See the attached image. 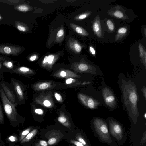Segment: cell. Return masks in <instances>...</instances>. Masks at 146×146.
I'll list each match as a JSON object with an SVG mask.
<instances>
[{
    "instance_id": "6da1fadb",
    "label": "cell",
    "mask_w": 146,
    "mask_h": 146,
    "mask_svg": "<svg viewBox=\"0 0 146 146\" xmlns=\"http://www.w3.org/2000/svg\"><path fill=\"white\" fill-rule=\"evenodd\" d=\"M123 104L130 117L135 122L139 115L137 108L138 96L137 88L130 81H123L121 86Z\"/></svg>"
},
{
    "instance_id": "7a4b0ae2",
    "label": "cell",
    "mask_w": 146,
    "mask_h": 146,
    "mask_svg": "<svg viewBox=\"0 0 146 146\" xmlns=\"http://www.w3.org/2000/svg\"><path fill=\"white\" fill-rule=\"evenodd\" d=\"M0 97L3 111L10 125L15 128H19L21 125L23 127L24 119L17 112L16 108L17 104L16 103L13 104L9 101L1 86L0 88Z\"/></svg>"
},
{
    "instance_id": "3957f363",
    "label": "cell",
    "mask_w": 146,
    "mask_h": 146,
    "mask_svg": "<svg viewBox=\"0 0 146 146\" xmlns=\"http://www.w3.org/2000/svg\"><path fill=\"white\" fill-rule=\"evenodd\" d=\"M93 123L94 129L100 138L103 141L110 143L111 138L106 122L100 118H96Z\"/></svg>"
},
{
    "instance_id": "277c9868",
    "label": "cell",
    "mask_w": 146,
    "mask_h": 146,
    "mask_svg": "<svg viewBox=\"0 0 146 146\" xmlns=\"http://www.w3.org/2000/svg\"><path fill=\"white\" fill-rule=\"evenodd\" d=\"M10 84L12 86L17 97L16 103L17 105L23 104L25 102V94L24 86L19 80L12 78L10 80Z\"/></svg>"
},
{
    "instance_id": "5b68a950",
    "label": "cell",
    "mask_w": 146,
    "mask_h": 146,
    "mask_svg": "<svg viewBox=\"0 0 146 146\" xmlns=\"http://www.w3.org/2000/svg\"><path fill=\"white\" fill-rule=\"evenodd\" d=\"M0 85L9 101L13 104L16 103L17 100L16 96L13 87L10 83L2 81L0 82Z\"/></svg>"
},
{
    "instance_id": "8992f818",
    "label": "cell",
    "mask_w": 146,
    "mask_h": 146,
    "mask_svg": "<svg viewBox=\"0 0 146 146\" xmlns=\"http://www.w3.org/2000/svg\"><path fill=\"white\" fill-rule=\"evenodd\" d=\"M105 103L110 107L114 108L116 105L115 97L112 91L108 88H104L102 91Z\"/></svg>"
},
{
    "instance_id": "52a82bcc",
    "label": "cell",
    "mask_w": 146,
    "mask_h": 146,
    "mask_svg": "<svg viewBox=\"0 0 146 146\" xmlns=\"http://www.w3.org/2000/svg\"><path fill=\"white\" fill-rule=\"evenodd\" d=\"M111 133L118 139H121L123 137V130L121 125L113 120L110 121L109 123Z\"/></svg>"
},
{
    "instance_id": "ba28073f",
    "label": "cell",
    "mask_w": 146,
    "mask_h": 146,
    "mask_svg": "<svg viewBox=\"0 0 146 146\" xmlns=\"http://www.w3.org/2000/svg\"><path fill=\"white\" fill-rule=\"evenodd\" d=\"M21 50L20 48L12 46L0 45V53L6 55H16Z\"/></svg>"
},
{
    "instance_id": "9c48e42d",
    "label": "cell",
    "mask_w": 146,
    "mask_h": 146,
    "mask_svg": "<svg viewBox=\"0 0 146 146\" xmlns=\"http://www.w3.org/2000/svg\"><path fill=\"white\" fill-rule=\"evenodd\" d=\"M79 97L82 103L90 109H96L99 104L98 101L91 97L82 94L80 95Z\"/></svg>"
},
{
    "instance_id": "30bf717a",
    "label": "cell",
    "mask_w": 146,
    "mask_h": 146,
    "mask_svg": "<svg viewBox=\"0 0 146 146\" xmlns=\"http://www.w3.org/2000/svg\"><path fill=\"white\" fill-rule=\"evenodd\" d=\"M31 72V70L29 68L23 66H19L18 65L10 73L24 75L29 74Z\"/></svg>"
},
{
    "instance_id": "8fae6325",
    "label": "cell",
    "mask_w": 146,
    "mask_h": 146,
    "mask_svg": "<svg viewBox=\"0 0 146 146\" xmlns=\"http://www.w3.org/2000/svg\"><path fill=\"white\" fill-rule=\"evenodd\" d=\"M93 31L100 38L102 37V30L99 16H98L95 19L92 25Z\"/></svg>"
},
{
    "instance_id": "7c38bea8",
    "label": "cell",
    "mask_w": 146,
    "mask_h": 146,
    "mask_svg": "<svg viewBox=\"0 0 146 146\" xmlns=\"http://www.w3.org/2000/svg\"><path fill=\"white\" fill-rule=\"evenodd\" d=\"M5 142L8 146H14L19 142V136L15 133H13L7 137Z\"/></svg>"
},
{
    "instance_id": "4fadbf2b",
    "label": "cell",
    "mask_w": 146,
    "mask_h": 146,
    "mask_svg": "<svg viewBox=\"0 0 146 146\" xmlns=\"http://www.w3.org/2000/svg\"><path fill=\"white\" fill-rule=\"evenodd\" d=\"M37 132V129H33L22 140L19 142L20 144L21 145H24L27 143L29 142L36 135Z\"/></svg>"
},
{
    "instance_id": "5bb4252c",
    "label": "cell",
    "mask_w": 146,
    "mask_h": 146,
    "mask_svg": "<svg viewBox=\"0 0 146 146\" xmlns=\"http://www.w3.org/2000/svg\"><path fill=\"white\" fill-rule=\"evenodd\" d=\"M72 28L78 34L82 36H87L89 35L87 32L83 28L73 23H70Z\"/></svg>"
},
{
    "instance_id": "9a60e30c",
    "label": "cell",
    "mask_w": 146,
    "mask_h": 146,
    "mask_svg": "<svg viewBox=\"0 0 146 146\" xmlns=\"http://www.w3.org/2000/svg\"><path fill=\"white\" fill-rule=\"evenodd\" d=\"M2 64L7 70V72L9 73L18 66H15L13 62L9 60H6L2 61Z\"/></svg>"
},
{
    "instance_id": "2e32d148",
    "label": "cell",
    "mask_w": 146,
    "mask_h": 146,
    "mask_svg": "<svg viewBox=\"0 0 146 146\" xmlns=\"http://www.w3.org/2000/svg\"><path fill=\"white\" fill-rule=\"evenodd\" d=\"M139 55L142 62L146 69V52L143 47L140 43L139 44Z\"/></svg>"
},
{
    "instance_id": "e0dca14e",
    "label": "cell",
    "mask_w": 146,
    "mask_h": 146,
    "mask_svg": "<svg viewBox=\"0 0 146 146\" xmlns=\"http://www.w3.org/2000/svg\"><path fill=\"white\" fill-rule=\"evenodd\" d=\"M68 46L72 50L77 53H80L81 51V45L76 41H73L69 42Z\"/></svg>"
},
{
    "instance_id": "ac0fdd59",
    "label": "cell",
    "mask_w": 146,
    "mask_h": 146,
    "mask_svg": "<svg viewBox=\"0 0 146 146\" xmlns=\"http://www.w3.org/2000/svg\"><path fill=\"white\" fill-rule=\"evenodd\" d=\"M32 127H30L22 131H20L19 129L17 130V131L19 132L18 136L19 142L22 140L27 135L32 131Z\"/></svg>"
},
{
    "instance_id": "d6986e66",
    "label": "cell",
    "mask_w": 146,
    "mask_h": 146,
    "mask_svg": "<svg viewBox=\"0 0 146 146\" xmlns=\"http://www.w3.org/2000/svg\"><path fill=\"white\" fill-rule=\"evenodd\" d=\"M127 31V29L125 27L120 28L118 31L116 35L115 40L118 41L121 39L126 34Z\"/></svg>"
},
{
    "instance_id": "ffe728a7",
    "label": "cell",
    "mask_w": 146,
    "mask_h": 146,
    "mask_svg": "<svg viewBox=\"0 0 146 146\" xmlns=\"http://www.w3.org/2000/svg\"><path fill=\"white\" fill-rule=\"evenodd\" d=\"M58 120L59 122L66 127L69 128H71L70 123L65 116H61L59 117L58 118Z\"/></svg>"
},
{
    "instance_id": "44dd1931",
    "label": "cell",
    "mask_w": 146,
    "mask_h": 146,
    "mask_svg": "<svg viewBox=\"0 0 146 146\" xmlns=\"http://www.w3.org/2000/svg\"><path fill=\"white\" fill-rule=\"evenodd\" d=\"M64 30L63 29H61L58 32L56 36V41L59 42L62 40V38L64 37Z\"/></svg>"
},
{
    "instance_id": "7402d4cb",
    "label": "cell",
    "mask_w": 146,
    "mask_h": 146,
    "mask_svg": "<svg viewBox=\"0 0 146 146\" xmlns=\"http://www.w3.org/2000/svg\"><path fill=\"white\" fill-rule=\"evenodd\" d=\"M4 123L5 119L3 110L2 103L0 101V125H3Z\"/></svg>"
},
{
    "instance_id": "603a6c76",
    "label": "cell",
    "mask_w": 146,
    "mask_h": 146,
    "mask_svg": "<svg viewBox=\"0 0 146 146\" xmlns=\"http://www.w3.org/2000/svg\"><path fill=\"white\" fill-rule=\"evenodd\" d=\"M78 141L80 142L85 146H88L86 141L80 135H77L76 137Z\"/></svg>"
},
{
    "instance_id": "cb8c5ba5",
    "label": "cell",
    "mask_w": 146,
    "mask_h": 146,
    "mask_svg": "<svg viewBox=\"0 0 146 146\" xmlns=\"http://www.w3.org/2000/svg\"><path fill=\"white\" fill-rule=\"evenodd\" d=\"M16 9L22 12H26L29 10V7L25 5H19L16 7Z\"/></svg>"
},
{
    "instance_id": "d4e9b609",
    "label": "cell",
    "mask_w": 146,
    "mask_h": 146,
    "mask_svg": "<svg viewBox=\"0 0 146 146\" xmlns=\"http://www.w3.org/2000/svg\"><path fill=\"white\" fill-rule=\"evenodd\" d=\"M113 14L114 17L120 19L124 18V17L123 13L119 10H116L114 11Z\"/></svg>"
},
{
    "instance_id": "484cf974",
    "label": "cell",
    "mask_w": 146,
    "mask_h": 146,
    "mask_svg": "<svg viewBox=\"0 0 146 146\" xmlns=\"http://www.w3.org/2000/svg\"><path fill=\"white\" fill-rule=\"evenodd\" d=\"M16 26L17 29L21 31L25 32L27 30L25 26L22 24L17 23L16 24Z\"/></svg>"
},
{
    "instance_id": "4316f807",
    "label": "cell",
    "mask_w": 146,
    "mask_h": 146,
    "mask_svg": "<svg viewBox=\"0 0 146 146\" xmlns=\"http://www.w3.org/2000/svg\"><path fill=\"white\" fill-rule=\"evenodd\" d=\"M91 13L90 12H88L81 14L76 17L75 19L76 20H82L86 18Z\"/></svg>"
},
{
    "instance_id": "83f0119b",
    "label": "cell",
    "mask_w": 146,
    "mask_h": 146,
    "mask_svg": "<svg viewBox=\"0 0 146 146\" xmlns=\"http://www.w3.org/2000/svg\"><path fill=\"white\" fill-rule=\"evenodd\" d=\"M107 25L109 29L111 31H113L114 29V25L111 20L108 19L106 22Z\"/></svg>"
},
{
    "instance_id": "f1b7e54d",
    "label": "cell",
    "mask_w": 146,
    "mask_h": 146,
    "mask_svg": "<svg viewBox=\"0 0 146 146\" xmlns=\"http://www.w3.org/2000/svg\"><path fill=\"white\" fill-rule=\"evenodd\" d=\"M35 146H47L48 143L45 141L41 140L35 144Z\"/></svg>"
},
{
    "instance_id": "f546056e",
    "label": "cell",
    "mask_w": 146,
    "mask_h": 146,
    "mask_svg": "<svg viewBox=\"0 0 146 146\" xmlns=\"http://www.w3.org/2000/svg\"><path fill=\"white\" fill-rule=\"evenodd\" d=\"M57 141V139L54 137H51L49 139L48 141V143L50 145H53L55 144Z\"/></svg>"
},
{
    "instance_id": "4dcf8cb0",
    "label": "cell",
    "mask_w": 146,
    "mask_h": 146,
    "mask_svg": "<svg viewBox=\"0 0 146 146\" xmlns=\"http://www.w3.org/2000/svg\"><path fill=\"white\" fill-rule=\"evenodd\" d=\"M70 142L75 145L76 146H85L83 144L78 141L70 140Z\"/></svg>"
},
{
    "instance_id": "1f68e13d",
    "label": "cell",
    "mask_w": 146,
    "mask_h": 146,
    "mask_svg": "<svg viewBox=\"0 0 146 146\" xmlns=\"http://www.w3.org/2000/svg\"><path fill=\"white\" fill-rule=\"evenodd\" d=\"M54 56L53 55H50L48 56L47 62L49 64L52 63L54 59Z\"/></svg>"
},
{
    "instance_id": "d6a6232c",
    "label": "cell",
    "mask_w": 146,
    "mask_h": 146,
    "mask_svg": "<svg viewBox=\"0 0 146 146\" xmlns=\"http://www.w3.org/2000/svg\"><path fill=\"white\" fill-rule=\"evenodd\" d=\"M48 84L46 83H44L41 84L39 86V88L41 89H44L48 87Z\"/></svg>"
},
{
    "instance_id": "836d02e7",
    "label": "cell",
    "mask_w": 146,
    "mask_h": 146,
    "mask_svg": "<svg viewBox=\"0 0 146 146\" xmlns=\"http://www.w3.org/2000/svg\"><path fill=\"white\" fill-rule=\"evenodd\" d=\"M2 62H0V72H2L3 73L7 72V70L3 66Z\"/></svg>"
},
{
    "instance_id": "e575fe53",
    "label": "cell",
    "mask_w": 146,
    "mask_h": 146,
    "mask_svg": "<svg viewBox=\"0 0 146 146\" xmlns=\"http://www.w3.org/2000/svg\"><path fill=\"white\" fill-rule=\"evenodd\" d=\"M89 50L93 56H94L96 54V51L94 48L91 46L89 47Z\"/></svg>"
},
{
    "instance_id": "d590c367",
    "label": "cell",
    "mask_w": 146,
    "mask_h": 146,
    "mask_svg": "<svg viewBox=\"0 0 146 146\" xmlns=\"http://www.w3.org/2000/svg\"><path fill=\"white\" fill-rule=\"evenodd\" d=\"M43 104L44 106L47 107L50 106L51 104L50 102L49 101L47 100L44 102Z\"/></svg>"
},
{
    "instance_id": "8d00e7d4",
    "label": "cell",
    "mask_w": 146,
    "mask_h": 146,
    "mask_svg": "<svg viewBox=\"0 0 146 146\" xmlns=\"http://www.w3.org/2000/svg\"><path fill=\"white\" fill-rule=\"evenodd\" d=\"M35 112L37 114H42L43 113L42 110L40 109H37L35 110Z\"/></svg>"
},
{
    "instance_id": "74e56055",
    "label": "cell",
    "mask_w": 146,
    "mask_h": 146,
    "mask_svg": "<svg viewBox=\"0 0 146 146\" xmlns=\"http://www.w3.org/2000/svg\"><path fill=\"white\" fill-rule=\"evenodd\" d=\"M142 92L143 93L144 97L145 98V99H146V87L144 86L142 88Z\"/></svg>"
},
{
    "instance_id": "f35d334b",
    "label": "cell",
    "mask_w": 146,
    "mask_h": 146,
    "mask_svg": "<svg viewBox=\"0 0 146 146\" xmlns=\"http://www.w3.org/2000/svg\"><path fill=\"white\" fill-rule=\"evenodd\" d=\"M55 98H56L57 100L58 101L60 100L61 99V97L60 95L57 93H56L55 94Z\"/></svg>"
},
{
    "instance_id": "ab89813d",
    "label": "cell",
    "mask_w": 146,
    "mask_h": 146,
    "mask_svg": "<svg viewBox=\"0 0 146 146\" xmlns=\"http://www.w3.org/2000/svg\"><path fill=\"white\" fill-rule=\"evenodd\" d=\"M73 79L72 78H70L67 79L66 81V82L67 84H69L72 82Z\"/></svg>"
},
{
    "instance_id": "60d3db41",
    "label": "cell",
    "mask_w": 146,
    "mask_h": 146,
    "mask_svg": "<svg viewBox=\"0 0 146 146\" xmlns=\"http://www.w3.org/2000/svg\"><path fill=\"white\" fill-rule=\"evenodd\" d=\"M8 59H9L8 58H6L4 57L0 56V62H2L6 60H8Z\"/></svg>"
},
{
    "instance_id": "b9f144b4",
    "label": "cell",
    "mask_w": 146,
    "mask_h": 146,
    "mask_svg": "<svg viewBox=\"0 0 146 146\" xmlns=\"http://www.w3.org/2000/svg\"><path fill=\"white\" fill-rule=\"evenodd\" d=\"M66 72L63 71H61L60 73V75L62 77H64L66 76Z\"/></svg>"
},
{
    "instance_id": "7bdbcfd3",
    "label": "cell",
    "mask_w": 146,
    "mask_h": 146,
    "mask_svg": "<svg viewBox=\"0 0 146 146\" xmlns=\"http://www.w3.org/2000/svg\"><path fill=\"white\" fill-rule=\"evenodd\" d=\"M36 58V55H34L31 56L29 58V60L31 61H34Z\"/></svg>"
},
{
    "instance_id": "ee69618b",
    "label": "cell",
    "mask_w": 146,
    "mask_h": 146,
    "mask_svg": "<svg viewBox=\"0 0 146 146\" xmlns=\"http://www.w3.org/2000/svg\"><path fill=\"white\" fill-rule=\"evenodd\" d=\"M47 57H48V56H46L44 57V60L43 61V62H42L43 64H45L46 62H47Z\"/></svg>"
},
{
    "instance_id": "f6af8a7d",
    "label": "cell",
    "mask_w": 146,
    "mask_h": 146,
    "mask_svg": "<svg viewBox=\"0 0 146 146\" xmlns=\"http://www.w3.org/2000/svg\"><path fill=\"white\" fill-rule=\"evenodd\" d=\"M4 73L2 72H0V80L2 79L3 78Z\"/></svg>"
},
{
    "instance_id": "bcb514c9",
    "label": "cell",
    "mask_w": 146,
    "mask_h": 146,
    "mask_svg": "<svg viewBox=\"0 0 146 146\" xmlns=\"http://www.w3.org/2000/svg\"><path fill=\"white\" fill-rule=\"evenodd\" d=\"M4 142L2 140V137L0 131V142Z\"/></svg>"
},
{
    "instance_id": "7dc6e473",
    "label": "cell",
    "mask_w": 146,
    "mask_h": 146,
    "mask_svg": "<svg viewBox=\"0 0 146 146\" xmlns=\"http://www.w3.org/2000/svg\"><path fill=\"white\" fill-rule=\"evenodd\" d=\"M5 145V144L4 142H0V146H4Z\"/></svg>"
},
{
    "instance_id": "c3c4849f",
    "label": "cell",
    "mask_w": 146,
    "mask_h": 146,
    "mask_svg": "<svg viewBox=\"0 0 146 146\" xmlns=\"http://www.w3.org/2000/svg\"><path fill=\"white\" fill-rule=\"evenodd\" d=\"M144 118L145 119H146V114L145 113L144 115Z\"/></svg>"
},
{
    "instance_id": "681fc988",
    "label": "cell",
    "mask_w": 146,
    "mask_h": 146,
    "mask_svg": "<svg viewBox=\"0 0 146 146\" xmlns=\"http://www.w3.org/2000/svg\"><path fill=\"white\" fill-rule=\"evenodd\" d=\"M145 29H146V28H145V36H146V30H145Z\"/></svg>"
},
{
    "instance_id": "f907efd6",
    "label": "cell",
    "mask_w": 146,
    "mask_h": 146,
    "mask_svg": "<svg viewBox=\"0 0 146 146\" xmlns=\"http://www.w3.org/2000/svg\"><path fill=\"white\" fill-rule=\"evenodd\" d=\"M14 146H20L19 145H18L17 144H16Z\"/></svg>"
},
{
    "instance_id": "816d5d0a",
    "label": "cell",
    "mask_w": 146,
    "mask_h": 146,
    "mask_svg": "<svg viewBox=\"0 0 146 146\" xmlns=\"http://www.w3.org/2000/svg\"><path fill=\"white\" fill-rule=\"evenodd\" d=\"M1 19V16H0V20Z\"/></svg>"
},
{
    "instance_id": "f5cc1de1",
    "label": "cell",
    "mask_w": 146,
    "mask_h": 146,
    "mask_svg": "<svg viewBox=\"0 0 146 146\" xmlns=\"http://www.w3.org/2000/svg\"><path fill=\"white\" fill-rule=\"evenodd\" d=\"M1 87V86H0V88Z\"/></svg>"
}]
</instances>
